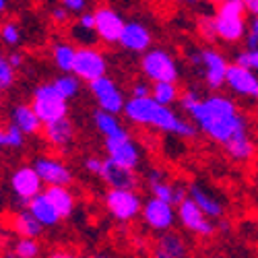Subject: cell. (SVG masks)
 <instances>
[{
    "instance_id": "cell-13",
    "label": "cell",
    "mask_w": 258,
    "mask_h": 258,
    "mask_svg": "<svg viewBox=\"0 0 258 258\" xmlns=\"http://www.w3.org/2000/svg\"><path fill=\"white\" fill-rule=\"evenodd\" d=\"M33 167L37 169L39 178L44 180L46 186H71L75 176L67 163L52 155H39L33 159Z\"/></svg>"
},
{
    "instance_id": "cell-3",
    "label": "cell",
    "mask_w": 258,
    "mask_h": 258,
    "mask_svg": "<svg viewBox=\"0 0 258 258\" xmlns=\"http://www.w3.org/2000/svg\"><path fill=\"white\" fill-rule=\"evenodd\" d=\"M246 5L244 0H221L217 13H215V25H217L219 39L227 44H235L246 35Z\"/></svg>"
},
{
    "instance_id": "cell-50",
    "label": "cell",
    "mask_w": 258,
    "mask_h": 258,
    "mask_svg": "<svg viewBox=\"0 0 258 258\" xmlns=\"http://www.w3.org/2000/svg\"><path fill=\"white\" fill-rule=\"evenodd\" d=\"M182 3H186V5H190V7H197L201 0H182Z\"/></svg>"
},
{
    "instance_id": "cell-11",
    "label": "cell",
    "mask_w": 258,
    "mask_h": 258,
    "mask_svg": "<svg viewBox=\"0 0 258 258\" xmlns=\"http://www.w3.org/2000/svg\"><path fill=\"white\" fill-rule=\"evenodd\" d=\"M44 188L46 184L39 178L37 169L33 165H21L11 174V190L23 205H27L39 192H44Z\"/></svg>"
},
{
    "instance_id": "cell-23",
    "label": "cell",
    "mask_w": 258,
    "mask_h": 258,
    "mask_svg": "<svg viewBox=\"0 0 258 258\" xmlns=\"http://www.w3.org/2000/svg\"><path fill=\"white\" fill-rule=\"evenodd\" d=\"M11 229L19 238H39L46 227L35 219V215L29 209H25V211H17L11 217Z\"/></svg>"
},
{
    "instance_id": "cell-31",
    "label": "cell",
    "mask_w": 258,
    "mask_h": 258,
    "mask_svg": "<svg viewBox=\"0 0 258 258\" xmlns=\"http://www.w3.org/2000/svg\"><path fill=\"white\" fill-rule=\"evenodd\" d=\"M54 85H56V89L67 97L69 101L73 99V97H77L79 95V91H81V79L75 75V73H62L58 79H54L52 81Z\"/></svg>"
},
{
    "instance_id": "cell-21",
    "label": "cell",
    "mask_w": 258,
    "mask_h": 258,
    "mask_svg": "<svg viewBox=\"0 0 258 258\" xmlns=\"http://www.w3.org/2000/svg\"><path fill=\"white\" fill-rule=\"evenodd\" d=\"M25 207L35 215V219L44 227H56L62 221L60 213L56 211V207L50 203V199L44 195V192H39L37 197H33Z\"/></svg>"
},
{
    "instance_id": "cell-7",
    "label": "cell",
    "mask_w": 258,
    "mask_h": 258,
    "mask_svg": "<svg viewBox=\"0 0 258 258\" xmlns=\"http://www.w3.org/2000/svg\"><path fill=\"white\" fill-rule=\"evenodd\" d=\"M141 69H143V75L149 77V81H178L180 77V71H178V64L174 60L167 50H161V48H149L147 52H143V58H141Z\"/></svg>"
},
{
    "instance_id": "cell-45",
    "label": "cell",
    "mask_w": 258,
    "mask_h": 258,
    "mask_svg": "<svg viewBox=\"0 0 258 258\" xmlns=\"http://www.w3.org/2000/svg\"><path fill=\"white\" fill-rule=\"evenodd\" d=\"M9 62H11V67L15 71L21 69V67H23V54H21V52H11L9 54Z\"/></svg>"
},
{
    "instance_id": "cell-4",
    "label": "cell",
    "mask_w": 258,
    "mask_h": 258,
    "mask_svg": "<svg viewBox=\"0 0 258 258\" xmlns=\"http://www.w3.org/2000/svg\"><path fill=\"white\" fill-rule=\"evenodd\" d=\"M31 105L44 124L56 122L69 116V99L64 97L54 83H41L33 89Z\"/></svg>"
},
{
    "instance_id": "cell-19",
    "label": "cell",
    "mask_w": 258,
    "mask_h": 258,
    "mask_svg": "<svg viewBox=\"0 0 258 258\" xmlns=\"http://www.w3.org/2000/svg\"><path fill=\"white\" fill-rule=\"evenodd\" d=\"M153 35L149 31L147 25L139 23V21H126L122 37H120V46L128 52H147L151 48Z\"/></svg>"
},
{
    "instance_id": "cell-15",
    "label": "cell",
    "mask_w": 258,
    "mask_h": 258,
    "mask_svg": "<svg viewBox=\"0 0 258 258\" xmlns=\"http://www.w3.org/2000/svg\"><path fill=\"white\" fill-rule=\"evenodd\" d=\"M105 153L110 159H114L120 165L137 169L143 161L141 147L133 141V137H122V139H105Z\"/></svg>"
},
{
    "instance_id": "cell-12",
    "label": "cell",
    "mask_w": 258,
    "mask_h": 258,
    "mask_svg": "<svg viewBox=\"0 0 258 258\" xmlns=\"http://www.w3.org/2000/svg\"><path fill=\"white\" fill-rule=\"evenodd\" d=\"M176 209H178V221L188 231L203 235V238H209V235L215 233V225L211 223V217L190 197H186Z\"/></svg>"
},
{
    "instance_id": "cell-18",
    "label": "cell",
    "mask_w": 258,
    "mask_h": 258,
    "mask_svg": "<svg viewBox=\"0 0 258 258\" xmlns=\"http://www.w3.org/2000/svg\"><path fill=\"white\" fill-rule=\"evenodd\" d=\"M225 85L235 91L242 97H252L258 99V77L254 71L242 67V64H229V71H227V81Z\"/></svg>"
},
{
    "instance_id": "cell-27",
    "label": "cell",
    "mask_w": 258,
    "mask_h": 258,
    "mask_svg": "<svg viewBox=\"0 0 258 258\" xmlns=\"http://www.w3.org/2000/svg\"><path fill=\"white\" fill-rule=\"evenodd\" d=\"M77 58V48L71 46L69 41H56L52 46V60L60 73H73Z\"/></svg>"
},
{
    "instance_id": "cell-6",
    "label": "cell",
    "mask_w": 258,
    "mask_h": 258,
    "mask_svg": "<svg viewBox=\"0 0 258 258\" xmlns=\"http://www.w3.org/2000/svg\"><path fill=\"white\" fill-rule=\"evenodd\" d=\"M188 58L192 64H199V67L205 69V83H207L209 89L217 91L225 85L229 64L221 52L213 50V48H203V50L190 52Z\"/></svg>"
},
{
    "instance_id": "cell-35",
    "label": "cell",
    "mask_w": 258,
    "mask_h": 258,
    "mask_svg": "<svg viewBox=\"0 0 258 258\" xmlns=\"http://www.w3.org/2000/svg\"><path fill=\"white\" fill-rule=\"evenodd\" d=\"M5 133H7V149H21L25 145V133L21 131V128L17 126V124H9L7 128H5Z\"/></svg>"
},
{
    "instance_id": "cell-26",
    "label": "cell",
    "mask_w": 258,
    "mask_h": 258,
    "mask_svg": "<svg viewBox=\"0 0 258 258\" xmlns=\"http://www.w3.org/2000/svg\"><path fill=\"white\" fill-rule=\"evenodd\" d=\"M188 197L195 201L211 219H221L223 217V205L215 199L213 195H209V192L203 188V186H199V184H192L190 186V190H188Z\"/></svg>"
},
{
    "instance_id": "cell-9",
    "label": "cell",
    "mask_w": 258,
    "mask_h": 258,
    "mask_svg": "<svg viewBox=\"0 0 258 258\" xmlns=\"http://www.w3.org/2000/svg\"><path fill=\"white\" fill-rule=\"evenodd\" d=\"M73 73L85 81L91 83L103 75H107V60L105 54L93 46H81L77 48V58H75V67Z\"/></svg>"
},
{
    "instance_id": "cell-40",
    "label": "cell",
    "mask_w": 258,
    "mask_h": 258,
    "mask_svg": "<svg viewBox=\"0 0 258 258\" xmlns=\"http://www.w3.org/2000/svg\"><path fill=\"white\" fill-rule=\"evenodd\" d=\"M60 5L75 15H81V13H85V9H87V0H60Z\"/></svg>"
},
{
    "instance_id": "cell-22",
    "label": "cell",
    "mask_w": 258,
    "mask_h": 258,
    "mask_svg": "<svg viewBox=\"0 0 258 258\" xmlns=\"http://www.w3.org/2000/svg\"><path fill=\"white\" fill-rule=\"evenodd\" d=\"M93 126L103 135V139H122V137L131 135V133H128L126 128L122 126L118 114H112V112H107V110H101V107H97V110L93 112Z\"/></svg>"
},
{
    "instance_id": "cell-52",
    "label": "cell",
    "mask_w": 258,
    "mask_h": 258,
    "mask_svg": "<svg viewBox=\"0 0 258 258\" xmlns=\"http://www.w3.org/2000/svg\"><path fill=\"white\" fill-rule=\"evenodd\" d=\"M0 110H3V97H0Z\"/></svg>"
},
{
    "instance_id": "cell-46",
    "label": "cell",
    "mask_w": 258,
    "mask_h": 258,
    "mask_svg": "<svg viewBox=\"0 0 258 258\" xmlns=\"http://www.w3.org/2000/svg\"><path fill=\"white\" fill-rule=\"evenodd\" d=\"M248 15H258V0H244Z\"/></svg>"
},
{
    "instance_id": "cell-14",
    "label": "cell",
    "mask_w": 258,
    "mask_h": 258,
    "mask_svg": "<svg viewBox=\"0 0 258 258\" xmlns=\"http://www.w3.org/2000/svg\"><path fill=\"white\" fill-rule=\"evenodd\" d=\"M126 21L110 7H99L95 11V31L103 44H120Z\"/></svg>"
},
{
    "instance_id": "cell-37",
    "label": "cell",
    "mask_w": 258,
    "mask_h": 258,
    "mask_svg": "<svg viewBox=\"0 0 258 258\" xmlns=\"http://www.w3.org/2000/svg\"><path fill=\"white\" fill-rule=\"evenodd\" d=\"M246 46L248 48H258V15H252L248 29H246Z\"/></svg>"
},
{
    "instance_id": "cell-33",
    "label": "cell",
    "mask_w": 258,
    "mask_h": 258,
    "mask_svg": "<svg viewBox=\"0 0 258 258\" xmlns=\"http://www.w3.org/2000/svg\"><path fill=\"white\" fill-rule=\"evenodd\" d=\"M199 33L205 41H215L219 35H217V25H215V15H203L199 17Z\"/></svg>"
},
{
    "instance_id": "cell-16",
    "label": "cell",
    "mask_w": 258,
    "mask_h": 258,
    "mask_svg": "<svg viewBox=\"0 0 258 258\" xmlns=\"http://www.w3.org/2000/svg\"><path fill=\"white\" fill-rule=\"evenodd\" d=\"M99 178L107 184V188H131V190H137L139 184H141V180L137 176V169L120 165L110 157L103 159V167H101Z\"/></svg>"
},
{
    "instance_id": "cell-2",
    "label": "cell",
    "mask_w": 258,
    "mask_h": 258,
    "mask_svg": "<svg viewBox=\"0 0 258 258\" xmlns=\"http://www.w3.org/2000/svg\"><path fill=\"white\" fill-rule=\"evenodd\" d=\"M124 116L137 126H151L161 133H171L182 139H195L199 133V126L195 122L180 118L169 105L159 103L151 95L131 97L124 105Z\"/></svg>"
},
{
    "instance_id": "cell-39",
    "label": "cell",
    "mask_w": 258,
    "mask_h": 258,
    "mask_svg": "<svg viewBox=\"0 0 258 258\" xmlns=\"http://www.w3.org/2000/svg\"><path fill=\"white\" fill-rule=\"evenodd\" d=\"M50 17H52V21H54L56 25H67L69 19H71V11H67V9L60 5V7H54L50 11Z\"/></svg>"
},
{
    "instance_id": "cell-51",
    "label": "cell",
    "mask_w": 258,
    "mask_h": 258,
    "mask_svg": "<svg viewBox=\"0 0 258 258\" xmlns=\"http://www.w3.org/2000/svg\"><path fill=\"white\" fill-rule=\"evenodd\" d=\"M89 258H110L107 254H93V256H89Z\"/></svg>"
},
{
    "instance_id": "cell-41",
    "label": "cell",
    "mask_w": 258,
    "mask_h": 258,
    "mask_svg": "<svg viewBox=\"0 0 258 258\" xmlns=\"http://www.w3.org/2000/svg\"><path fill=\"white\" fill-rule=\"evenodd\" d=\"M77 25L83 27V29H89V31H95V13H81L79 19H77Z\"/></svg>"
},
{
    "instance_id": "cell-38",
    "label": "cell",
    "mask_w": 258,
    "mask_h": 258,
    "mask_svg": "<svg viewBox=\"0 0 258 258\" xmlns=\"http://www.w3.org/2000/svg\"><path fill=\"white\" fill-rule=\"evenodd\" d=\"M201 103V97L195 93V91H186L182 97H180V105H182V110L190 116L192 112H195V107Z\"/></svg>"
},
{
    "instance_id": "cell-5",
    "label": "cell",
    "mask_w": 258,
    "mask_h": 258,
    "mask_svg": "<svg viewBox=\"0 0 258 258\" xmlns=\"http://www.w3.org/2000/svg\"><path fill=\"white\" fill-rule=\"evenodd\" d=\"M105 209L116 221H133L143 213V199L131 188H110L105 192Z\"/></svg>"
},
{
    "instance_id": "cell-42",
    "label": "cell",
    "mask_w": 258,
    "mask_h": 258,
    "mask_svg": "<svg viewBox=\"0 0 258 258\" xmlns=\"http://www.w3.org/2000/svg\"><path fill=\"white\" fill-rule=\"evenodd\" d=\"M101 167H103V159H99V157H87L85 159V169H87L89 174H93V176L101 174Z\"/></svg>"
},
{
    "instance_id": "cell-47",
    "label": "cell",
    "mask_w": 258,
    "mask_h": 258,
    "mask_svg": "<svg viewBox=\"0 0 258 258\" xmlns=\"http://www.w3.org/2000/svg\"><path fill=\"white\" fill-rule=\"evenodd\" d=\"M153 258H176V256H171V254H167V252H161V250H157V248H155V252H153Z\"/></svg>"
},
{
    "instance_id": "cell-25",
    "label": "cell",
    "mask_w": 258,
    "mask_h": 258,
    "mask_svg": "<svg viewBox=\"0 0 258 258\" xmlns=\"http://www.w3.org/2000/svg\"><path fill=\"white\" fill-rule=\"evenodd\" d=\"M147 186H149V190H151L153 197H157V199H161V201H167V203H171L174 207H178V205L188 197V190H186L184 186L171 184V182H167L165 178L155 180V182H149Z\"/></svg>"
},
{
    "instance_id": "cell-24",
    "label": "cell",
    "mask_w": 258,
    "mask_h": 258,
    "mask_svg": "<svg viewBox=\"0 0 258 258\" xmlns=\"http://www.w3.org/2000/svg\"><path fill=\"white\" fill-rule=\"evenodd\" d=\"M44 195L50 199V203L56 207V211L60 213L62 219H69L71 215L75 213V207H77V201H75V195L71 192L69 186H46L44 188Z\"/></svg>"
},
{
    "instance_id": "cell-48",
    "label": "cell",
    "mask_w": 258,
    "mask_h": 258,
    "mask_svg": "<svg viewBox=\"0 0 258 258\" xmlns=\"http://www.w3.org/2000/svg\"><path fill=\"white\" fill-rule=\"evenodd\" d=\"M0 147H7V133L3 126H0Z\"/></svg>"
},
{
    "instance_id": "cell-28",
    "label": "cell",
    "mask_w": 258,
    "mask_h": 258,
    "mask_svg": "<svg viewBox=\"0 0 258 258\" xmlns=\"http://www.w3.org/2000/svg\"><path fill=\"white\" fill-rule=\"evenodd\" d=\"M157 250L161 252H167L171 256H176V258H186L188 256V248H186V242L182 240V235H178L176 231H163L159 235V240H157Z\"/></svg>"
},
{
    "instance_id": "cell-10",
    "label": "cell",
    "mask_w": 258,
    "mask_h": 258,
    "mask_svg": "<svg viewBox=\"0 0 258 258\" xmlns=\"http://www.w3.org/2000/svg\"><path fill=\"white\" fill-rule=\"evenodd\" d=\"M89 91L95 97L97 107L112 112V114H124L126 99H124V95H122V91H120V87L116 85L114 79L103 75V77L91 81L89 83Z\"/></svg>"
},
{
    "instance_id": "cell-32",
    "label": "cell",
    "mask_w": 258,
    "mask_h": 258,
    "mask_svg": "<svg viewBox=\"0 0 258 258\" xmlns=\"http://www.w3.org/2000/svg\"><path fill=\"white\" fill-rule=\"evenodd\" d=\"M0 39L11 48L19 46L21 44V27L15 23V21H7V23L0 25Z\"/></svg>"
},
{
    "instance_id": "cell-1",
    "label": "cell",
    "mask_w": 258,
    "mask_h": 258,
    "mask_svg": "<svg viewBox=\"0 0 258 258\" xmlns=\"http://www.w3.org/2000/svg\"><path fill=\"white\" fill-rule=\"evenodd\" d=\"M190 118L199 126L201 133H205L211 141L219 143L221 147L250 137L244 116L238 112L235 103L223 95H211L207 99H201Z\"/></svg>"
},
{
    "instance_id": "cell-29",
    "label": "cell",
    "mask_w": 258,
    "mask_h": 258,
    "mask_svg": "<svg viewBox=\"0 0 258 258\" xmlns=\"http://www.w3.org/2000/svg\"><path fill=\"white\" fill-rule=\"evenodd\" d=\"M151 97L157 99L163 105H171L174 101L180 99L178 87H176L174 81H157V83H153L151 85Z\"/></svg>"
},
{
    "instance_id": "cell-49",
    "label": "cell",
    "mask_w": 258,
    "mask_h": 258,
    "mask_svg": "<svg viewBox=\"0 0 258 258\" xmlns=\"http://www.w3.org/2000/svg\"><path fill=\"white\" fill-rule=\"evenodd\" d=\"M7 7H9V0H0V15L7 11Z\"/></svg>"
},
{
    "instance_id": "cell-17",
    "label": "cell",
    "mask_w": 258,
    "mask_h": 258,
    "mask_svg": "<svg viewBox=\"0 0 258 258\" xmlns=\"http://www.w3.org/2000/svg\"><path fill=\"white\" fill-rule=\"evenodd\" d=\"M44 139L50 147H54L56 151L60 153H67L69 149L73 147L75 143V137H77V131H75V124L73 120L67 116V118H60L56 122H50V124H44Z\"/></svg>"
},
{
    "instance_id": "cell-43",
    "label": "cell",
    "mask_w": 258,
    "mask_h": 258,
    "mask_svg": "<svg viewBox=\"0 0 258 258\" xmlns=\"http://www.w3.org/2000/svg\"><path fill=\"white\" fill-rule=\"evenodd\" d=\"M147 95H151V87L145 81H137L133 85V97H147Z\"/></svg>"
},
{
    "instance_id": "cell-30",
    "label": "cell",
    "mask_w": 258,
    "mask_h": 258,
    "mask_svg": "<svg viewBox=\"0 0 258 258\" xmlns=\"http://www.w3.org/2000/svg\"><path fill=\"white\" fill-rule=\"evenodd\" d=\"M39 254H41V248H39L37 238H19L7 256L9 258H39Z\"/></svg>"
},
{
    "instance_id": "cell-44",
    "label": "cell",
    "mask_w": 258,
    "mask_h": 258,
    "mask_svg": "<svg viewBox=\"0 0 258 258\" xmlns=\"http://www.w3.org/2000/svg\"><path fill=\"white\" fill-rule=\"evenodd\" d=\"M48 258H81L77 252H73V250H67V248H58V250H54V252H50V256Z\"/></svg>"
},
{
    "instance_id": "cell-8",
    "label": "cell",
    "mask_w": 258,
    "mask_h": 258,
    "mask_svg": "<svg viewBox=\"0 0 258 258\" xmlns=\"http://www.w3.org/2000/svg\"><path fill=\"white\" fill-rule=\"evenodd\" d=\"M141 217H143V221L149 229L163 233V231H169L171 227H174V223L178 219V209L167 201L151 197L149 201H145Z\"/></svg>"
},
{
    "instance_id": "cell-34",
    "label": "cell",
    "mask_w": 258,
    "mask_h": 258,
    "mask_svg": "<svg viewBox=\"0 0 258 258\" xmlns=\"http://www.w3.org/2000/svg\"><path fill=\"white\" fill-rule=\"evenodd\" d=\"M15 83V69L11 67L9 56L0 54V91H7Z\"/></svg>"
},
{
    "instance_id": "cell-36",
    "label": "cell",
    "mask_w": 258,
    "mask_h": 258,
    "mask_svg": "<svg viewBox=\"0 0 258 258\" xmlns=\"http://www.w3.org/2000/svg\"><path fill=\"white\" fill-rule=\"evenodd\" d=\"M235 62L254 71V73H258V48H246L244 52H240L235 56Z\"/></svg>"
},
{
    "instance_id": "cell-20",
    "label": "cell",
    "mask_w": 258,
    "mask_h": 258,
    "mask_svg": "<svg viewBox=\"0 0 258 258\" xmlns=\"http://www.w3.org/2000/svg\"><path fill=\"white\" fill-rule=\"evenodd\" d=\"M11 122L17 124L27 137L29 135H39L41 131H44V122H41V118L37 116V112L33 110L31 103H17V105H13Z\"/></svg>"
}]
</instances>
